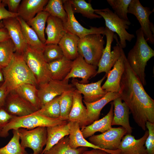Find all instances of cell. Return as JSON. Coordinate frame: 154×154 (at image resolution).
I'll return each instance as SVG.
<instances>
[{
  "mask_svg": "<svg viewBox=\"0 0 154 154\" xmlns=\"http://www.w3.org/2000/svg\"><path fill=\"white\" fill-rule=\"evenodd\" d=\"M122 54L125 69L119 93L122 100L128 107L134 121L145 131L147 121L154 123V100L147 93L131 68L123 50Z\"/></svg>",
  "mask_w": 154,
  "mask_h": 154,
  "instance_id": "cell-1",
  "label": "cell"
},
{
  "mask_svg": "<svg viewBox=\"0 0 154 154\" xmlns=\"http://www.w3.org/2000/svg\"><path fill=\"white\" fill-rule=\"evenodd\" d=\"M2 69L4 80L3 82L9 94L23 84L38 85L35 76L22 55L15 52L9 64Z\"/></svg>",
  "mask_w": 154,
  "mask_h": 154,
  "instance_id": "cell-2",
  "label": "cell"
},
{
  "mask_svg": "<svg viewBox=\"0 0 154 154\" xmlns=\"http://www.w3.org/2000/svg\"><path fill=\"white\" fill-rule=\"evenodd\" d=\"M136 40L129 52L127 60L143 85L146 84L145 69L147 62L154 56V51L147 44L140 28L136 31Z\"/></svg>",
  "mask_w": 154,
  "mask_h": 154,
  "instance_id": "cell-3",
  "label": "cell"
},
{
  "mask_svg": "<svg viewBox=\"0 0 154 154\" xmlns=\"http://www.w3.org/2000/svg\"><path fill=\"white\" fill-rule=\"evenodd\" d=\"M68 121L62 120L59 117L52 118L33 114L22 117L13 116L10 121L0 132V137H7L11 130H18L20 128L31 129L39 127H47L63 124Z\"/></svg>",
  "mask_w": 154,
  "mask_h": 154,
  "instance_id": "cell-4",
  "label": "cell"
},
{
  "mask_svg": "<svg viewBox=\"0 0 154 154\" xmlns=\"http://www.w3.org/2000/svg\"><path fill=\"white\" fill-rule=\"evenodd\" d=\"M105 42L101 34H92L80 38L78 44V54L88 63L97 67L104 51Z\"/></svg>",
  "mask_w": 154,
  "mask_h": 154,
  "instance_id": "cell-5",
  "label": "cell"
},
{
  "mask_svg": "<svg viewBox=\"0 0 154 154\" xmlns=\"http://www.w3.org/2000/svg\"><path fill=\"white\" fill-rule=\"evenodd\" d=\"M22 55L35 76L38 85L46 83L52 79L47 63L43 57L42 50L27 44Z\"/></svg>",
  "mask_w": 154,
  "mask_h": 154,
  "instance_id": "cell-6",
  "label": "cell"
},
{
  "mask_svg": "<svg viewBox=\"0 0 154 154\" xmlns=\"http://www.w3.org/2000/svg\"><path fill=\"white\" fill-rule=\"evenodd\" d=\"M104 35L106 37V44L97 66V73L105 72L107 77L112 68L121 55V47L117 35L106 27Z\"/></svg>",
  "mask_w": 154,
  "mask_h": 154,
  "instance_id": "cell-7",
  "label": "cell"
},
{
  "mask_svg": "<svg viewBox=\"0 0 154 154\" xmlns=\"http://www.w3.org/2000/svg\"><path fill=\"white\" fill-rule=\"evenodd\" d=\"M95 13L104 19L106 27L117 34L120 39L119 45L123 49L126 46V40L130 42L135 37L134 35L128 33L126 31L131 24L129 20L120 18L108 8L95 9Z\"/></svg>",
  "mask_w": 154,
  "mask_h": 154,
  "instance_id": "cell-8",
  "label": "cell"
},
{
  "mask_svg": "<svg viewBox=\"0 0 154 154\" xmlns=\"http://www.w3.org/2000/svg\"><path fill=\"white\" fill-rule=\"evenodd\" d=\"M122 127H112L108 130L89 137V141L111 154H117V150L123 136L127 134Z\"/></svg>",
  "mask_w": 154,
  "mask_h": 154,
  "instance_id": "cell-9",
  "label": "cell"
},
{
  "mask_svg": "<svg viewBox=\"0 0 154 154\" xmlns=\"http://www.w3.org/2000/svg\"><path fill=\"white\" fill-rule=\"evenodd\" d=\"M18 131L23 147L31 149L34 154H41L46 143V127H39L31 129L20 128Z\"/></svg>",
  "mask_w": 154,
  "mask_h": 154,
  "instance_id": "cell-10",
  "label": "cell"
},
{
  "mask_svg": "<svg viewBox=\"0 0 154 154\" xmlns=\"http://www.w3.org/2000/svg\"><path fill=\"white\" fill-rule=\"evenodd\" d=\"M69 80H58L51 79L48 82L39 85L38 95L41 108L56 97L64 92L76 89Z\"/></svg>",
  "mask_w": 154,
  "mask_h": 154,
  "instance_id": "cell-11",
  "label": "cell"
},
{
  "mask_svg": "<svg viewBox=\"0 0 154 154\" xmlns=\"http://www.w3.org/2000/svg\"><path fill=\"white\" fill-rule=\"evenodd\" d=\"M62 2L68 16L67 21L63 23L64 27L67 32L76 35L80 38L92 34H101L104 35L105 28L90 26V28L88 29L84 27L76 18L70 0H62Z\"/></svg>",
  "mask_w": 154,
  "mask_h": 154,
  "instance_id": "cell-12",
  "label": "cell"
},
{
  "mask_svg": "<svg viewBox=\"0 0 154 154\" xmlns=\"http://www.w3.org/2000/svg\"><path fill=\"white\" fill-rule=\"evenodd\" d=\"M153 12L149 7H143L139 0H132L128 8V13L134 15L138 21L146 41L152 44H154V35L150 29L149 16Z\"/></svg>",
  "mask_w": 154,
  "mask_h": 154,
  "instance_id": "cell-13",
  "label": "cell"
},
{
  "mask_svg": "<svg viewBox=\"0 0 154 154\" xmlns=\"http://www.w3.org/2000/svg\"><path fill=\"white\" fill-rule=\"evenodd\" d=\"M4 107L9 114L18 117L29 115L36 111L29 102L14 91L7 96Z\"/></svg>",
  "mask_w": 154,
  "mask_h": 154,
  "instance_id": "cell-14",
  "label": "cell"
},
{
  "mask_svg": "<svg viewBox=\"0 0 154 154\" xmlns=\"http://www.w3.org/2000/svg\"><path fill=\"white\" fill-rule=\"evenodd\" d=\"M106 77L105 75L96 82L86 84H81L78 80L73 78L71 83L76 89L83 95L84 102L92 103L100 100L107 93L101 86L102 82Z\"/></svg>",
  "mask_w": 154,
  "mask_h": 154,
  "instance_id": "cell-15",
  "label": "cell"
},
{
  "mask_svg": "<svg viewBox=\"0 0 154 154\" xmlns=\"http://www.w3.org/2000/svg\"><path fill=\"white\" fill-rule=\"evenodd\" d=\"M97 67L87 63L83 57L79 54L78 56L73 60L71 70L64 80L80 78L81 80L79 81L80 83L88 84L90 78L97 74Z\"/></svg>",
  "mask_w": 154,
  "mask_h": 154,
  "instance_id": "cell-16",
  "label": "cell"
},
{
  "mask_svg": "<svg viewBox=\"0 0 154 154\" xmlns=\"http://www.w3.org/2000/svg\"><path fill=\"white\" fill-rule=\"evenodd\" d=\"M2 22L15 45V52L22 55L27 44L19 21L17 17H10L4 19Z\"/></svg>",
  "mask_w": 154,
  "mask_h": 154,
  "instance_id": "cell-17",
  "label": "cell"
},
{
  "mask_svg": "<svg viewBox=\"0 0 154 154\" xmlns=\"http://www.w3.org/2000/svg\"><path fill=\"white\" fill-rule=\"evenodd\" d=\"M73 102L68 121L78 123L80 128L91 124L87 110L82 102V94L76 89L73 92Z\"/></svg>",
  "mask_w": 154,
  "mask_h": 154,
  "instance_id": "cell-18",
  "label": "cell"
},
{
  "mask_svg": "<svg viewBox=\"0 0 154 154\" xmlns=\"http://www.w3.org/2000/svg\"><path fill=\"white\" fill-rule=\"evenodd\" d=\"M148 135V131L146 130L142 137L136 139L131 134L127 133L117 149L118 154H147L145 144Z\"/></svg>",
  "mask_w": 154,
  "mask_h": 154,
  "instance_id": "cell-19",
  "label": "cell"
},
{
  "mask_svg": "<svg viewBox=\"0 0 154 154\" xmlns=\"http://www.w3.org/2000/svg\"><path fill=\"white\" fill-rule=\"evenodd\" d=\"M112 70L108 74L107 79L102 86V88L108 92L119 93L120 90V82L125 69L122 51Z\"/></svg>",
  "mask_w": 154,
  "mask_h": 154,
  "instance_id": "cell-20",
  "label": "cell"
},
{
  "mask_svg": "<svg viewBox=\"0 0 154 154\" xmlns=\"http://www.w3.org/2000/svg\"><path fill=\"white\" fill-rule=\"evenodd\" d=\"M122 101L119 97L113 101L114 114L112 125H121L126 129L127 134H131L133 128L129 122V109L126 103Z\"/></svg>",
  "mask_w": 154,
  "mask_h": 154,
  "instance_id": "cell-21",
  "label": "cell"
},
{
  "mask_svg": "<svg viewBox=\"0 0 154 154\" xmlns=\"http://www.w3.org/2000/svg\"><path fill=\"white\" fill-rule=\"evenodd\" d=\"M107 114L101 119L94 121L90 125L81 128V131L84 137L86 139L94 135L96 132L103 133L112 127V123L114 114L113 102Z\"/></svg>",
  "mask_w": 154,
  "mask_h": 154,
  "instance_id": "cell-22",
  "label": "cell"
},
{
  "mask_svg": "<svg viewBox=\"0 0 154 154\" xmlns=\"http://www.w3.org/2000/svg\"><path fill=\"white\" fill-rule=\"evenodd\" d=\"M46 22L47 25L45 32L47 35L45 44H58L67 32L65 29L63 21L60 19L50 15Z\"/></svg>",
  "mask_w": 154,
  "mask_h": 154,
  "instance_id": "cell-23",
  "label": "cell"
},
{
  "mask_svg": "<svg viewBox=\"0 0 154 154\" xmlns=\"http://www.w3.org/2000/svg\"><path fill=\"white\" fill-rule=\"evenodd\" d=\"M48 0H23L21 1L17 13L18 16L27 23L32 20L36 14L43 10Z\"/></svg>",
  "mask_w": 154,
  "mask_h": 154,
  "instance_id": "cell-24",
  "label": "cell"
},
{
  "mask_svg": "<svg viewBox=\"0 0 154 154\" xmlns=\"http://www.w3.org/2000/svg\"><path fill=\"white\" fill-rule=\"evenodd\" d=\"M70 122L46 127L47 139L45 147L41 154H44L60 139L69 135Z\"/></svg>",
  "mask_w": 154,
  "mask_h": 154,
  "instance_id": "cell-25",
  "label": "cell"
},
{
  "mask_svg": "<svg viewBox=\"0 0 154 154\" xmlns=\"http://www.w3.org/2000/svg\"><path fill=\"white\" fill-rule=\"evenodd\" d=\"M119 97V93L109 92L100 100L94 102L88 103L83 102L86 105L91 123L98 120L101 110L107 104Z\"/></svg>",
  "mask_w": 154,
  "mask_h": 154,
  "instance_id": "cell-26",
  "label": "cell"
},
{
  "mask_svg": "<svg viewBox=\"0 0 154 154\" xmlns=\"http://www.w3.org/2000/svg\"><path fill=\"white\" fill-rule=\"evenodd\" d=\"M73 60L64 56L61 59L47 63V66L52 79L58 80H64L70 73Z\"/></svg>",
  "mask_w": 154,
  "mask_h": 154,
  "instance_id": "cell-27",
  "label": "cell"
},
{
  "mask_svg": "<svg viewBox=\"0 0 154 154\" xmlns=\"http://www.w3.org/2000/svg\"><path fill=\"white\" fill-rule=\"evenodd\" d=\"M80 38L75 35L67 32L58 43L67 59L73 60L78 56V44Z\"/></svg>",
  "mask_w": 154,
  "mask_h": 154,
  "instance_id": "cell-28",
  "label": "cell"
},
{
  "mask_svg": "<svg viewBox=\"0 0 154 154\" xmlns=\"http://www.w3.org/2000/svg\"><path fill=\"white\" fill-rule=\"evenodd\" d=\"M70 122V131L68 138L69 145L72 148L76 149L79 147H86L104 150L86 139L82 135L78 123ZM104 151L108 153L107 151Z\"/></svg>",
  "mask_w": 154,
  "mask_h": 154,
  "instance_id": "cell-29",
  "label": "cell"
},
{
  "mask_svg": "<svg viewBox=\"0 0 154 154\" xmlns=\"http://www.w3.org/2000/svg\"><path fill=\"white\" fill-rule=\"evenodd\" d=\"M14 91L29 102L36 111L41 108L38 89L36 86L29 84H23L18 86Z\"/></svg>",
  "mask_w": 154,
  "mask_h": 154,
  "instance_id": "cell-30",
  "label": "cell"
},
{
  "mask_svg": "<svg viewBox=\"0 0 154 154\" xmlns=\"http://www.w3.org/2000/svg\"><path fill=\"white\" fill-rule=\"evenodd\" d=\"M17 18L20 23L27 44L43 51L45 45L41 41L34 30L21 18L18 16Z\"/></svg>",
  "mask_w": 154,
  "mask_h": 154,
  "instance_id": "cell-31",
  "label": "cell"
},
{
  "mask_svg": "<svg viewBox=\"0 0 154 154\" xmlns=\"http://www.w3.org/2000/svg\"><path fill=\"white\" fill-rule=\"evenodd\" d=\"M88 147H80L74 149L69 145L68 137L66 136L44 154H82Z\"/></svg>",
  "mask_w": 154,
  "mask_h": 154,
  "instance_id": "cell-32",
  "label": "cell"
},
{
  "mask_svg": "<svg viewBox=\"0 0 154 154\" xmlns=\"http://www.w3.org/2000/svg\"><path fill=\"white\" fill-rule=\"evenodd\" d=\"M47 12L42 11L38 13L32 20L27 23L34 30L39 38L45 44L46 39L45 36V25L50 15Z\"/></svg>",
  "mask_w": 154,
  "mask_h": 154,
  "instance_id": "cell-33",
  "label": "cell"
},
{
  "mask_svg": "<svg viewBox=\"0 0 154 154\" xmlns=\"http://www.w3.org/2000/svg\"><path fill=\"white\" fill-rule=\"evenodd\" d=\"M70 1L74 13H80L90 19L102 17L95 13V9H93L90 3H87L84 0H71Z\"/></svg>",
  "mask_w": 154,
  "mask_h": 154,
  "instance_id": "cell-34",
  "label": "cell"
},
{
  "mask_svg": "<svg viewBox=\"0 0 154 154\" xmlns=\"http://www.w3.org/2000/svg\"><path fill=\"white\" fill-rule=\"evenodd\" d=\"M15 52V46L10 38L0 42V67L1 68L8 65Z\"/></svg>",
  "mask_w": 154,
  "mask_h": 154,
  "instance_id": "cell-35",
  "label": "cell"
},
{
  "mask_svg": "<svg viewBox=\"0 0 154 154\" xmlns=\"http://www.w3.org/2000/svg\"><path fill=\"white\" fill-rule=\"evenodd\" d=\"M50 15L60 19L63 23L66 22L67 13L63 6L62 0H50L43 9Z\"/></svg>",
  "mask_w": 154,
  "mask_h": 154,
  "instance_id": "cell-36",
  "label": "cell"
},
{
  "mask_svg": "<svg viewBox=\"0 0 154 154\" xmlns=\"http://www.w3.org/2000/svg\"><path fill=\"white\" fill-rule=\"evenodd\" d=\"M13 136L8 143L0 148V154H26L20 142L18 130H13Z\"/></svg>",
  "mask_w": 154,
  "mask_h": 154,
  "instance_id": "cell-37",
  "label": "cell"
},
{
  "mask_svg": "<svg viewBox=\"0 0 154 154\" xmlns=\"http://www.w3.org/2000/svg\"><path fill=\"white\" fill-rule=\"evenodd\" d=\"M59 98L60 96L56 97L33 114L52 118H59L60 115Z\"/></svg>",
  "mask_w": 154,
  "mask_h": 154,
  "instance_id": "cell-38",
  "label": "cell"
},
{
  "mask_svg": "<svg viewBox=\"0 0 154 154\" xmlns=\"http://www.w3.org/2000/svg\"><path fill=\"white\" fill-rule=\"evenodd\" d=\"M76 89L66 92L60 96V115L59 118L62 120L68 121V115L73 104V92Z\"/></svg>",
  "mask_w": 154,
  "mask_h": 154,
  "instance_id": "cell-39",
  "label": "cell"
},
{
  "mask_svg": "<svg viewBox=\"0 0 154 154\" xmlns=\"http://www.w3.org/2000/svg\"><path fill=\"white\" fill-rule=\"evenodd\" d=\"M132 0H107L108 4L114 10V13L120 18L129 20L128 8Z\"/></svg>",
  "mask_w": 154,
  "mask_h": 154,
  "instance_id": "cell-40",
  "label": "cell"
},
{
  "mask_svg": "<svg viewBox=\"0 0 154 154\" xmlns=\"http://www.w3.org/2000/svg\"><path fill=\"white\" fill-rule=\"evenodd\" d=\"M42 53L44 58L47 63L61 59L64 56L62 49L57 44H45Z\"/></svg>",
  "mask_w": 154,
  "mask_h": 154,
  "instance_id": "cell-41",
  "label": "cell"
},
{
  "mask_svg": "<svg viewBox=\"0 0 154 154\" xmlns=\"http://www.w3.org/2000/svg\"><path fill=\"white\" fill-rule=\"evenodd\" d=\"M146 127L148 130V135L145 145L147 154H154V123L147 121Z\"/></svg>",
  "mask_w": 154,
  "mask_h": 154,
  "instance_id": "cell-42",
  "label": "cell"
},
{
  "mask_svg": "<svg viewBox=\"0 0 154 154\" xmlns=\"http://www.w3.org/2000/svg\"><path fill=\"white\" fill-rule=\"evenodd\" d=\"M6 5L0 0V29L4 28L2 22L3 20L10 17H17L18 16L17 13H12L9 11L5 8Z\"/></svg>",
  "mask_w": 154,
  "mask_h": 154,
  "instance_id": "cell-43",
  "label": "cell"
},
{
  "mask_svg": "<svg viewBox=\"0 0 154 154\" xmlns=\"http://www.w3.org/2000/svg\"><path fill=\"white\" fill-rule=\"evenodd\" d=\"M13 116L5 110L4 106H0V132L10 121Z\"/></svg>",
  "mask_w": 154,
  "mask_h": 154,
  "instance_id": "cell-44",
  "label": "cell"
},
{
  "mask_svg": "<svg viewBox=\"0 0 154 154\" xmlns=\"http://www.w3.org/2000/svg\"><path fill=\"white\" fill-rule=\"evenodd\" d=\"M21 0H2V2L8 6V11L14 13H17L20 5Z\"/></svg>",
  "mask_w": 154,
  "mask_h": 154,
  "instance_id": "cell-45",
  "label": "cell"
},
{
  "mask_svg": "<svg viewBox=\"0 0 154 154\" xmlns=\"http://www.w3.org/2000/svg\"><path fill=\"white\" fill-rule=\"evenodd\" d=\"M9 94L3 82L0 83V106H4L6 98Z\"/></svg>",
  "mask_w": 154,
  "mask_h": 154,
  "instance_id": "cell-46",
  "label": "cell"
},
{
  "mask_svg": "<svg viewBox=\"0 0 154 154\" xmlns=\"http://www.w3.org/2000/svg\"><path fill=\"white\" fill-rule=\"evenodd\" d=\"M10 38L7 30L3 28L0 29V42Z\"/></svg>",
  "mask_w": 154,
  "mask_h": 154,
  "instance_id": "cell-47",
  "label": "cell"
},
{
  "mask_svg": "<svg viewBox=\"0 0 154 154\" xmlns=\"http://www.w3.org/2000/svg\"><path fill=\"white\" fill-rule=\"evenodd\" d=\"M82 154H111L106 151L101 149H94L90 150H86Z\"/></svg>",
  "mask_w": 154,
  "mask_h": 154,
  "instance_id": "cell-48",
  "label": "cell"
},
{
  "mask_svg": "<svg viewBox=\"0 0 154 154\" xmlns=\"http://www.w3.org/2000/svg\"><path fill=\"white\" fill-rule=\"evenodd\" d=\"M4 77L1 68H0V83L4 82Z\"/></svg>",
  "mask_w": 154,
  "mask_h": 154,
  "instance_id": "cell-49",
  "label": "cell"
},
{
  "mask_svg": "<svg viewBox=\"0 0 154 154\" xmlns=\"http://www.w3.org/2000/svg\"><path fill=\"white\" fill-rule=\"evenodd\" d=\"M149 28L150 30L154 35V26L153 24L151 22H150L149 24Z\"/></svg>",
  "mask_w": 154,
  "mask_h": 154,
  "instance_id": "cell-50",
  "label": "cell"
},
{
  "mask_svg": "<svg viewBox=\"0 0 154 154\" xmlns=\"http://www.w3.org/2000/svg\"><path fill=\"white\" fill-rule=\"evenodd\" d=\"M33 154V153H32V154Z\"/></svg>",
  "mask_w": 154,
  "mask_h": 154,
  "instance_id": "cell-51",
  "label": "cell"
},
{
  "mask_svg": "<svg viewBox=\"0 0 154 154\" xmlns=\"http://www.w3.org/2000/svg\"><path fill=\"white\" fill-rule=\"evenodd\" d=\"M0 68H1L0 67Z\"/></svg>",
  "mask_w": 154,
  "mask_h": 154,
  "instance_id": "cell-52",
  "label": "cell"
}]
</instances>
